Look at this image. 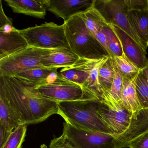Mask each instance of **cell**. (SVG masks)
<instances>
[{
	"instance_id": "1",
	"label": "cell",
	"mask_w": 148,
	"mask_h": 148,
	"mask_svg": "<svg viewBox=\"0 0 148 148\" xmlns=\"http://www.w3.org/2000/svg\"><path fill=\"white\" fill-rule=\"evenodd\" d=\"M2 88L20 124L39 123L58 114V102L43 97L28 84L15 77L0 76Z\"/></svg>"
},
{
	"instance_id": "2",
	"label": "cell",
	"mask_w": 148,
	"mask_h": 148,
	"mask_svg": "<svg viewBox=\"0 0 148 148\" xmlns=\"http://www.w3.org/2000/svg\"><path fill=\"white\" fill-rule=\"evenodd\" d=\"M100 102L89 99L58 102V114L77 128L112 135L97 113Z\"/></svg>"
},
{
	"instance_id": "3",
	"label": "cell",
	"mask_w": 148,
	"mask_h": 148,
	"mask_svg": "<svg viewBox=\"0 0 148 148\" xmlns=\"http://www.w3.org/2000/svg\"><path fill=\"white\" fill-rule=\"evenodd\" d=\"M81 13L64 21L66 36L71 50L82 58L99 60L109 57L105 48L87 28Z\"/></svg>"
},
{
	"instance_id": "4",
	"label": "cell",
	"mask_w": 148,
	"mask_h": 148,
	"mask_svg": "<svg viewBox=\"0 0 148 148\" xmlns=\"http://www.w3.org/2000/svg\"><path fill=\"white\" fill-rule=\"evenodd\" d=\"M19 30L27 41L28 47L43 49H71L64 24L59 25L53 22H46Z\"/></svg>"
},
{
	"instance_id": "5",
	"label": "cell",
	"mask_w": 148,
	"mask_h": 148,
	"mask_svg": "<svg viewBox=\"0 0 148 148\" xmlns=\"http://www.w3.org/2000/svg\"><path fill=\"white\" fill-rule=\"evenodd\" d=\"M34 88L43 97L58 103L95 99L81 86L64 78L59 73L52 83Z\"/></svg>"
},
{
	"instance_id": "6",
	"label": "cell",
	"mask_w": 148,
	"mask_h": 148,
	"mask_svg": "<svg viewBox=\"0 0 148 148\" xmlns=\"http://www.w3.org/2000/svg\"><path fill=\"white\" fill-rule=\"evenodd\" d=\"M43 52V49L28 47L0 60V76L14 77L32 69L47 68L40 63Z\"/></svg>"
},
{
	"instance_id": "7",
	"label": "cell",
	"mask_w": 148,
	"mask_h": 148,
	"mask_svg": "<svg viewBox=\"0 0 148 148\" xmlns=\"http://www.w3.org/2000/svg\"><path fill=\"white\" fill-rule=\"evenodd\" d=\"M63 134L74 148H117L114 135L79 129L66 122Z\"/></svg>"
},
{
	"instance_id": "8",
	"label": "cell",
	"mask_w": 148,
	"mask_h": 148,
	"mask_svg": "<svg viewBox=\"0 0 148 148\" xmlns=\"http://www.w3.org/2000/svg\"><path fill=\"white\" fill-rule=\"evenodd\" d=\"M92 5L108 24L121 28L138 44L143 47L129 23L125 0H93Z\"/></svg>"
},
{
	"instance_id": "9",
	"label": "cell",
	"mask_w": 148,
	"mask_h": 148,
	"mask_svg": "<svg viewBox=\"0 0 148 148\" xmlns=\"http://www.w3.org/2000/svg\"><path fill=\"white\" fill-rule=\"evenodd\" d=\"M97 113L112 135L116 137L124 132L130 127L132 114L124 106L114 110L100 102Z\"/></svg>"
},
{
	"instance_id": "10",
	"label": "cell",
	"mask_w": 148,
	"mask_h": 148,
	"mask_svg": "<svg viewBox=\"0 0 148 148\" xmlns=\"http://www.w3.org/2000/svg\"><path fill=\"white\" fill-rule=\"evenodd\" d=\"M93 0H42L47 11L64 21L85 11L92 5Z\"/></svg>"
},
{
	"instance_id": "11",
	"label": "cell",
	"mask_w": 148,
	"mask_h": 148,
	"mask_svg": "<svg viewBox=\"0 0 148 148\" xmlns=\"http://www.w3.org/2000/svg\"><path fill=\"white\" fill-rule=\"evenodd\" d=\"M110 25L120 40L125 56L139 69L143 68L148 61L146 50L121 28L114 25Z\"/></svg>"
},
{
	"instance_id": "12",
	"label": "cell",
	"mask_w": 148,
	"mask_h": 148,
	"mask_svg": "<svg viewBox=\"0 0 148 148\" xmlns=\"http://www.w3.org/2000/svg\"><path fill=\"white\" fill-rule=\"evenodd\" d=\"M80 58L71 49H44L40 63L45 68L58 69L71 67Z\"/></svg>"
},
{
	"instance_id": "13",
	"label": "cell",
	"mask_w": 148,
	"mask_h": 148,
	"mask_svg": "<svg viewBox=\"0 0 148 148\" xmlns=\"http://www.w3.org/2000/svg\"><path fill=\"white\" fill-rule=\"evenodd\" d=\"M148 131V108H146L140 110L132 119L129 128L116 137L117 148H126L130 142Z\"/></svg>"
},
{
	"instance_id": "14",
	"label": "cell",
	"mask_w": 148,
	"mask_h": 148,
	"mask_svg": "<svg viewBox=\"0 0 148 148\" xmlns=\"http://www.w3.org/2000/svg\"><path fill=\"white\" fill-rule=\"evenodd\" d=\"M101 59L80 58L71 67L62 68L59 73L64 78L81 86L84 88L92 70Z\"/></svg>"
},
{
	"instance_id": "15",
	"label": "cell",
	"mask_w": 148,
	"mask_h": 148,
	"mask_svg": "<svg viewBox=\"0 0 148 148\" xmlns=\"http://www.w3.org/2000/svg\"><path fill=\"white\" fill-rule=\"evenodd\" d=\"M28 47L27 41L17 29L8 33L0 32V60Z\"/></svg>"
},
{
	"instance_id": "16",
	"label": "cell",
	"mask_w": 148,
	"mask_h": 148,
	"mask_svg": "<svg viewBox=\"0 0 148 148\" xmlns=\"http://www.w3.org/2000/svg\"><path fill=\"white\" fill-rule=\"evenodd\" d=\"M127 17L133 31L145 50L148 47V8L128 11Z\"/></svg>"
},
{
	"instance_id": "17",
	"label": "cell",
	"mask_w": 148,
	"mask_h": 148,
	"mask_svg": "<svg viewBox=\"0 0 148 148\" xmlns=\"http://www.w3.org/2000/svg\"><path fill=\"white\" fill-rule=\"evenodd\" d=\"M57 68H36L18 73L15 77L36 87L51 84L58 77Z\"/></svg>"
},
{
	"instance_id": "18",
	"label": "cell",
	"mask_w": 148,
	"mask_h": 148,
	"mask_svg": "<svg viewBox=\"0 0 148 148\" xmlns=\"http://www.w3.org/2000/svg\"><path fill=\"white\" fill-rule=\"evenodd\" d=\"M5 2L15 13L40 19H45L46 15L47 10L42 0H5Z\"/></svg>"
},
{
	"instance_id": "19",
	"label": "cell",
	"mask_w": 148,
	"mask_h": 148,
	"mask_svg": "<svg viewBox=\"0 0 148 148\" xmlns=\"http://www.w3.org/2000/svg\"><path fill=\"white\" fill-rule=\"evenodd\" d=\"M134 79L123 78L121 92L123 105L132 114V118L142 109L138 97Z\"/></svg>"
},
{
	"instance_id": "20",
	"label": "cell",
	"mask_w": 148,
	"mask_h": 148,
	"mask_svg": "<svg viewBox=\"0 0 148 148\" xmlns=\"http://www.w3.org/2000/svg\"><path fill=\"white\" fill-rule=\"evenodd\" d=\"M20 125L15 112L4 90L0 88V125L12 132Z\"/></svg>"
},
{
	"instance_id": "21",
	"label": "cell",
	"mask_w": 148,
	"mask_h": 148,
	"mask_svg": "<svg viewBox=\"0 0 148 148\" xmlns=\"http://www.w3.org/2000/svg\"><path fill=\"white\" fill-rule=\"evenodd\" d=\"M81 14L86 26L94 37L103 27L109 24L92 4Z\"/></svg>"
},
{
	"instance_id": "22",
	"label": "cell",
	"mask_w": 148,
	"mask_h": 148,
	"mask_svg": "<svg viewBox=\"0 0 148 148\" xmlns=\"http://www.w3.org/2000/svg\"><path fill=\"white\" fill-rule=\"evenodd\" d=\"M114 77L112 58L109 57L100 66L99 73V80L102 93L103 90H110Z\"/></svg>"
},
{
	"instance_id": "23",
	"label": "cell",
	"mask_w": 148,
	"mask_h": 148,
	"mask_svg": "<svg viewBox=\"0 0 148 148\" xmlns=\"http://www.w3.org/2000/svg\"><path fill=\"white\" fill-rule=\"evenodd\" d=\"M123 78L133 80L136 78L141 69L136 66L123 55L112 58Z\"/></svg>"
},
{
	"instance_id": "24",
	"label": "cell",
	"mask_w": 148,
	"mask_h": 148,
	"mask_svg": "<svg viewBox=\"0 0 148 148\" xmlns=\"http://www.w3.org/2000/svg\"><path fill=\"white\" fill-rule=\"evenodd\" d=\"M103 32L105 35L112 58L114 57L123 56V52L120 40L110 24L103 27Z\"/></svg>"
},
{
	"instance_id": "25",
	"label": "cell",
	"mask_w": 148,
	"mask_h": 148,
	"mask_svg": "<svg viewBox=\"0 0 148 148\" xmlns=\"http://www.w3.org/2000/svg\"><path fill=\"white\" fill-rule=\"evenodd\" d=\"M27 130V125H20L14 130L1 148H22L26 135Z\"/></svg>"
},
{
	"instance_id": "26",
	"label": "cell",
	"mask_w": 148,
	"mask_h": 148,
	"mask_svg": "<svg viewBox=\"0 0 148 148\" xmlns=\"http://www.w3.org/2000/svg\"><path fill=\"white\" fill-rule=\"evenodd\" d=\"M134 81L138 97L142 109L148 108V83L140 71Z\"/></svg>"
},
{
	"instance_id": "27",
	"label": "cell",
	"mask_w": 148,
	"mask_h": 148,
	"mask_svg": "<svg viewBox=\"0 0 148 148\" xmlns=\"http://www.w3.org/2000/svg\"><path fill=\"white\" fill-rule=\"evenodd\" d=\"M15 29L13 25L12 19L8 17L5 13L2 1H0V32L8 33Z\"/></svg>"
},
{
	"instance_id": "28",
	"label": "cell",
	"mask_w": 148,
	"mask_h": 148,
	"mask_svg": "<svg viewBox=\"0 0 148 148\" xmlns=\"http://www.w3.org/2000/svg\"><path fill=\"white\" fill-rule=\"evenodd\" d=\"M50 148H74L69 139L62 134L58 137L54 138L51 141Z\"/></svg>"
},
{
	"instance_id": "29",
	"label": "cell",
	"mask_w": 148,
	"mask_h": 148,
	"mask_svg": "<svg viewBox=\"0 0 148 148\" xmlns=\"http://www.w3.org/2000/svg\"><path fill=\"white\" fill-rule=\"evenodd\" d=\"M148 148V131L130 142L126 148Z\"/></svg>"
},
{
	"instance_id": "30",
	"label": "cell",
	"mask_w": 148,
	"mask_h": 148,
	"mask_svg": "<svg viewBox=\"0 0 148 148\" xmlns=\"http://www.w3.org/2000/svg\"><path fill=\"white\" fill-rule=\"evenodd\" d=\"M12 132L5 129L4 126L0 125V148L3 147Z\"/></svg>"
},
{
	"instance_id": "31",
	"label": "cell",
	"mask_w": 148,
	"mask_h": 148,
	"mask_svg": "<svg viewBox=\"0 0 148 148\" xmlns=\"http://www.w3.org/2000/svg\"><path fill=\"white\" fill-rule=\"evenodd\" d=\"M140 71L148 83V61L144 67L140 70Z\"/></svg>"
},
{
	"instance_id": "32",
	"label": "cell",
	"mask_w": 148,
	"mask_h": 148,
	"mask_svg": "<svg viewBox=\"0 0 148 148\" xmlns=\"http://www.w3.org/2000/svg\"><path fill=\"white\" fill-rule=\"evenodd\" d=\"M40 148H48L45 144H42L41 145V146H40Z\"/></svg>"
}]
</instances>
